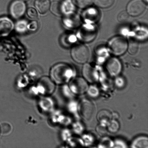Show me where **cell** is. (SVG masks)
<instances>
[{
  "label": "cell",
  "instance_id": "cell-1",
  "mask_svg": "<svg viewBox=\"0 0 148 148\" xmlns=\"http://www.w3.org/2000/svg\"><path fill=\"white\" fill-rule=\"evenodd\" d=\"M50 74L52 79L56 83L63 84L69 80L73 75V71L69 65L59 63L52 68Z\"/></svg>",
  "mask_w": 148,
  "mask_h": 148
},
{
  "label": "cell",
  "instance_id": "cell-2",
  "mask_svg": "<svg viewBox=\"0 0 148 148\" xmlns=\"http://www.w3.org/2000/svg\"><path fill=\"white\" fill-rule=\"evenodd\" d=\"M110 51L113 54L120 56L124 54L128 48V44L125 38L120 36L113 38L108 43Z\"/></svg>",
  "mask_w": 148,
  "mask_h": 148
},
{
  "label": "cell",
  "instance_id": "cell-3",
  "mask_svg": "<svg viewBox=\"0 0 148 148\" xmlns=\"http://www.w3.org/2000/svg\"><path fill=\"white\" fill-rule=\"evenodd\" d=\"M71 54L75 62L79 64H84L88 60L89 51L87 48L83 45H79L72 49Z\"/></svg>",
  "mask_w": 148,
  "mask_h": 148
},
{
  "label": "cell",
  "instance_id": "cell-4",
  "mask_svg": "<svg viewBox=\"0 0 148 148\" xmlns=\"http://www.w3.org/2000/svg\"><path fill=\"white\" fill-rule=\"evenodd\" d=\"M78 111L80 115L84 120L90 121L94 116L95 108L93 104L91 101L84 99L79 103Z\"/></svg>",
  "mask_w": 148,
  "mask_h": 148
},
{
  "label": "cell",
  "instance_id": "cell-5",
  "mask_svg": "<svg viewBox=\"0 0 148 148\" xmlns=\"http://www.w3.org/2000/svg\"><path fill=\"white\" fill-rule=\"evenodd\" d=\"M146 5L143 0H132L127 4V12L133 16L140 15L145 11Z\"/></svg>",
  "mask_w": 148,
  "mask_h": 148
},
{
  "label": "cell",
  "instance_id": "cell-6",
  "mask_svg": "<svg viewBox=\"0 0 148 148\" xmlns=\"http://www.w3.org/2000/svg\"><path fill=\"white\" fill-rule=\"evenodd\" d=\"M26 7L24 1L15 0L10 5V12L12 16L15 18L22 16L25 12Z\"/></svg>",
  "mask_w": 148,
  "mask_h": 148
},
{
  "label": "cell",
  "instance_id": "cell-7",
  "mask_svg": "<svg viewBox=\"0 0 148 148\" xmlns=\"http://www.w3.org/2000/svg\"><path fill=\"white\" fill-rule=\"evenodd\" d=\"M70 88L74 93L81 94L88 91V86L85 79L80 77L73 79L70 84Z\"/></svg>",
  "mask_w": 148,
  "mask_h": 148
},
{
  "label": "cell",
  "instance_id": "cell-8",
  "mask_svg": "<svg viewBox=\"0 0 148 148\" xmlns=\"http://www.w3.org/2000/svg\"><path fill=\"white\" fill-rule=\"evenodd\" d=\"M106 68L110 75L112 76H116L121 72V65L118 59L113 58L109 59L107 61Z\"/></svg>",
  "mask_w": 148,
  "mask_h": 148
},
{
  "label": "cell",
  "instance_id": "cell-9",
  "mask_svg": "<svg viewBox=\"0 0 148 148\" xmlns=\"http://www.w3.org/2000/svg\"><path fill=\"white\" fill-rule=\"evenodd\" d=\"M14 28V23L10 18L7 17L0 18V34L7 35Z\"/></svg>",
  "mask_w": 148,
  "mask_h": 148
},
{
  "label": "cell",
  "instance_id": "cell-10",
  "mask_svg": "<svg viewBox=\"0 0 148 148\" xmlns=\"http://www.w3.org/2000/svg\"><path fill=\"white\" fill-rule=\"evenodd\" d=\"M82 74L84 78L88 82L93 83L98 80V76L96 72L89 64L84 65L83 68Z\"/></svg>",
  "mask_w": 148,
  "mask_h": 148
},
{
  "label": "cell",
  "instance_id": "cell-11",
  "mask_svg": "<svg viewBox=\"0 0 148 148\" xmlns=\"http://www.w3.org/2000/svg\"><path fill=\"white\" fill-rule=\"evenodd\" d=\"M35 5L40 14H45L50 9V3L49 0H36Z\"/></svg>",
  "mask_w": 148,
  "mask_h": 148
},
{
  "label": "cell",
  "instance_id": "cell-12",
  "mask_svg": "<svg viewBox=\"0 0 148 148\" xmlns=\"http://www.w3.org/2000/svg\"><path fill=\"white\" fill-rule=\"evenodd\" d=\"M98 121L102 124H108L111 121V113L106 110H102L98 113L97 116Z\"/></svg>",
  "mask_w": 148,
  "mask_h": 148
},
{
  "label": "cell",
  "instance_id": "cell-13",
  "mask_svg": "<svg viewBox=\"0 0 148 148\" xmlns=\"http://www.w3.org/2000/svg\"><path fill=\"white\" fill-rule=\"evenodd\" d=\"M133 148H148V139L147 137H140L137 138L132 144Z\"/></svg>",
  "mask_w": 148,
  "mask_h": 148
},
{
  "label": "cell",
  "instance_id": "cell-14",
  "mask_svg": "<svg viewBox=\"0 0 148 148\" xmlns=\"http://www.w3.org/2000/svg\"><path fill=\"white\" fill-rule=\"evenodd\" d=\"M61 5L62 14H67L72 12L73 5L70 0H65Z\"/></svg>",
  "mask_w": 148,
  "mask_h": 148
},
{
  "label": "cell",
  "instance_id": "cell-15",
  "mask_svg": "<svg viewBox=\"0 0 148 148\" xmlns=\"http://www.w3.org/2000/svg\"><path fill=\"white\" fill-rule=\"evenodd\" d=\"M12 131V127L10 123L3 122L0 126V133L3 135L6 136L10 134Z\"/></svg>",
  "mask_w": 148,
  "mask_h": 148
},
{
  "label": "cell",
  "instance_id": "cell-16",
  "mask_svg": "<svg viewBox=\"0 0 148 148\" xmlns=\"http://www.w3.org/2000/svg\"><path fill=\"white\" fill-rule=\"evenodd\" d=\"M114 0H94L93 2L97 6L101 8H107L114 4Z\"/></svg>",
  "mask_w": 148,
  "mask_h": 148
},
{
  "label": "cell",
  "instance_id": "cell-17",
  "mask_svg": "<svg viewBox=\"0 0 148 148\" xmlns=\"http://www.w3.org/2000/svg\"><path fill=\"white\" fill-rule=\"evenodd\" d=\"M51 11L55 15L60 16L62 14L61 4L57 2H53L50 4Z\"/></svg>",
  "mask_w": 148,
  "mask_h": 148
},
{
  "label": "cell",
  "instance_id": "cell-18",
  "mask_svg": "<svg viewBox=\"0 0 148 148\" xmlns=\"http://www.w3.org/2000/svg\"><path fill=\"white\" fill-rule=\"evenodd\" d=\"M27 22L25 20H21L16 24V29L19 33H24L27 30Z\"/></svg>",
  "mask_w": 148,
  "mask_h": 148
},
{
  "label": "cell",
  "instance_id": "cell-19",
  "mask_svg": "<svg viewBox=\"0 0 148 148\" xmlns=\"http://www.w3.org/2000/svg\"><path fill=\"white\" fill-rule=\"evenodd\" d=\"M94 0H75V3L79 8H85L92 5Z\"/></svg>",
  "mask_w": 148,
  "mask_h": 148
},
{
  "label": "cell",
  "instance_id": "cell-20",
  "mask_svg": "<svg viewBox=\"0 0 148 148\" xmlns=\"http://www.w3.org/2000/svg\"><path fill=\"white\" fill-rule=\"evenodd\" d=\"M117 19H118L120 23H127L130 19V16L127 12L123 11L119 14Z\"/></svg>",
  "mask_w": 148,
  "mask_h": 148
},
{
  "label": "cell",
  "instance_id": "cell-21",
  "mask_svg": "<svg viewBox=\"0 0 148 148\" xmlns=\"http://www.w3.org/2000/svg\"><path fill=\"white\" fill-rule=\"evenodd\" d=\"M108 124V129L109 131L112 133H115L118 131L119 125L117 121L112 120L110 121Z\"/></svg>",
  "mask_w": 148,
  "mask_h": 148
},
{
  "label": "cell",
  "instance_id": "cell-22",
  "mask_svg": "<svg viewBox=\"0 0 148 148\" xmlns=\"http://www.w3.org/2000/svg\"><path fill=\"white\" fill-rule=\"evenodd\" d=\"M128 50L131 54H135L137 53L138 50V45L134 42H130L129 44Z\"/></svg>",
  "mask_w": 148,
  "mask_h": 148
},
{
  "label": "cell",
  "instance_id": "cell-23",
  "mask_svg": "<svg viewBox=\"0 0 148 148\" xmlns=\"http://www.w3.org/2000/svg\"><path fill=\"white\" fill-rule=\"evenodd\" d=\"M27 15L30 18L33 19H36L38 17V14L37 10L33 8H30L27 10Z\"/></svg>",
  "mask_w": 148,
  "mask_h": 148
},
{
  "label": "cell",
  "instance_id": "cell-24",
  "mask_svg": "<svg viewBox=\"0 0 148 148\" xmlns=\"http://www.w3.org/2000/svg\"><path fill=\"white\" fill-rule=\"evenodd\" d=\"M88 94L91 97H96L98 94V89L94 86H92L88 88Z\"/></svg>",
  "mask_w": 148,
  "mask_h": 148
},
{
  "label": "cell",
  "instance_id": "cell-25",
  "mask_svg": "<svg viewBox=\"0 0 148 148\" xmlns=\"http://www.w3.org/2000/svg\"><path fill=\"white\" fill-rule=\"evenodd\" d=\"M38 28V24L36 21H33L27 24V29L32 31H35Z\"/></svg>",
  "mask_w": 148,
  "mask_h": 148
},
{
  "label": "cell",
  "instance_id": "cell-26",
  "mask_svg": "<svg viewBox=\"0 0 148 148\" xmlns=\"http://www.w3.org/2000/svg\"><path fill=\"white\" fill-rule=\"evenodd\" d=\"M97 130L99 133V134L102 135L105 134L106 132L105 127H104L102 125L101 126H98V127H97Z\"/></svg>",
  "mask_w": 148,
  "mask_h": 148
},
{
  "label": "cell",
  "instance_id": "cell-27",
  "mask_svg": "<svg viewBox=\"0 0 148 148\" xmlns=\"http://www.w3.org/2000/svg\"><path fill=\"white\" fill-rule=\"evenodd\" d=\"M115 83L117 86L119 87L122 86L124 84V81L122 78L118 77L116 79Z\"/></svg>",
  "mask_w": 148,
  "mask_h": 148
},
{
  "label": "cell",
  "instance_id": "cell-28",
  "mask_svg": "<svg viewBox=\"0 0 148 148\" xmlns=\"http://www.w3.org/2000/svg\"><path fill=\"white\" fill-rule=\"evenodd\" d=\"M21 1H29V0H21Z\"/></svg>",
  "mask_w": 148,
  "mask_h": 148
},
{
  "label": "cell",
  "instance_id": "cell-29",
  "mask_svg": "<svg viewBox=\"0 0 148 148\" xmlns=\"http://www.w3.org/2000/svg\"><path fill=\"white\" fill-rule=\"evenodd\" d=\"M146 1H147V0H146Z\"/></svg>",
  "mask_w": 148,
  "mask_h": 148
},
{
  "label": "cell",
  "instance_id": "cell-30",
  "mask_svg": "<svg viewBox=\"0 0 148 148\" xmlns=\"http://www.w3.org/2000/svg\"><path fill=\"white\" fill-rule=\"evenodd\" d=\"M0 133H1V132H0Z\"/></svg>",
  "mask_w": 148,
  "mask_h": 148
}]
</instances>
